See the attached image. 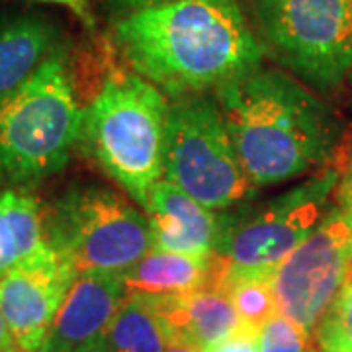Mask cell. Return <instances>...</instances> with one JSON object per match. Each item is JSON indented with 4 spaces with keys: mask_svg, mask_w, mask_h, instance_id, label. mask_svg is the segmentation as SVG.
Returning <instances> with one entry per match:
<instances>
[{
    "mask_svg": "<svg viewBox=\"0 0 352 352\" xmlns=\"http://www.w3.org/2000/svg\"><path fill=\"white\" fill-rule=\"evenodd\" d=\"M112 38L131 71L170 98L206 94L263 67L239 0H175L118 18Z\"/></svg>",
    "mask_w": 352,
    "mask_h": 352,
    "instance_id": "6da1fadb",
    "label": "cell"
},
{
    "mask_svg": "<svg viewBox=\"0 0 352 352\" xmlns=\"http://www.w3.org/2000/svg\"><path fill=\"white\" fill-rule=\"evenodd\" d=\"M214 96L256 188L302 178L333 159L340 135L335 113L284 71L261 67Z\"/></svg>",
    "mask_w": 352,
    "mask_h": 352,
    "instance_id": "7a4b0ae2",
    "label": "cell"
},
{
    "mask_svg": "<svg viewBox=\"0 0 352 352\" xmlns=\"http://www.w3.org/2000/svg\"><path fill=\"white\" fill-rule=\"evenodd\" d=\"M170 102L133 71L112 69L82 108L80 143L139 206L164 175Z\"/></svg>",
    "mask_w": 352,
    "mask_h": 352,
    "instance_id": "3957f363",
    "label": "cell"
},
{
    "mask_svg": "<svg viewBox=\"0 0 352 352\" xmlns=\"http://www.w3.org/2000/svg\"><path fill=\"white\" fill-rule=\"evenodd\" d=\"M80 131L82 108L61 50L20 87L0 94V186L30 190L61 173Z\"/></svg>",
    "mask_w": 352,
    "mask_h": 352,
    "instance_id": "277c9868",
    "label": "cell"
},
{
    "mask_svg": "<svg viewBox=\"0 0 352 352\" xmlns=\"http://www.w3.org/2000/svg\"><path fill=\"white\" fill-rule=\"evenodd\" d=\"M163 178L214 212L256 194L215 96L190 94L170 102Z\"/></svg>",
    "mask_w": 352,
    "mask_h": 352,
    "instance_id": "5b68a950",
    "label": "cell"
},
{
    "mask_svg": "<svg viewBox=\"0 0 352 352\" xmlns=\"http://www.w3.org/2000/svg\"><path fill=\"white\" fill-rule=\"evenodd\" d=\"M264 51L317 90H335L352 73V0H252Z\"/></svg>",
    "mask_w": 352,
    "mask_h": 352,
    "instance_id": "8992f818",
    "label": "cell"
},
{
    "mask_svg": "<svg viewBox=\"0 0 352 352\" xmlns=\"http://www.w3.org/2000/svg\"><path fill=\"white\" fill-rule=\"evenodd\" d=\"M53 249L80 274H124L151 251L149 219L104 186H75L45 214Z\"/></svg>",
    "mask_w": 352,
    "mask_h": 352,
    "instance_id": "52a82bcc",
    "label": "cell"
},
{
    "mask_svg": "<svg viewBox=\"0 0 352 352\" xmlns=\"http://www.w3.org/2000/svg\"><path fill=\"white\" fill-rule=\"evenodd\" d=\"M340 180L337 168H323L264 206L229 215L217 254L235 268L276 270L325 219Z\"/></svg>",
    "mask_w": 352,
    "mask_h": 352,
    "instance_id": "ba28073f",
    "label": "cell"
},
{
    "mask_svg": "<svg viewBox=\"0 0 352 352\" xmlns=\"http://www.w3.org/2000/svg\"><path fill=\"white\" fill-rule=\"evenodd\" d=\"M352 208H331L325 219L276 268L278 314L315 335L321 317L351 280Z\"/></svg>",
    "mask_w": 352,
    "mask_h": 352,
    "instance_id": "9c48e42d",
    "label": "cell"
},
{
    "mask_svg": "<svg viewBox=\"0 0 352 352\" xmlns=\"http://www.w3.org/2000/svg\"><path fill=\"white\" fill-rule=\"evenodd\" d=\"M76 278L75 266L51 243L0 278V314L22 351L39 352Z\"/></svg>",
    "mask_w": 352,
    "mask_h": 352,
    "instance_id": "30bf717a",
    "label": "cell"
},
{
    "mask_svg": "<svg viewBox=\"0 0 352 352\" xmlns=\"http://www.w3.org/2000/svg\"><path fill=\"white\" fill-rule=\"evenodd\" d=\"M126 300L122 274L76 278L39 352H104L113 317Z\"/></svg>",
    "mask_w": 352,
    "mask_h": 352,
    "instance_id": "8fae6325",
    "label": "cell"
},
{
    "mask_svg": "<svg viewBox=\"0 0 352 352\" xmlns=\"http://www.w3.org/2000/svg\"><path fill=\"white\" fill-rule=\"evenodd\" d=\"M145 212L151 231V251L182 254L217 252L229 226V215L201 206L164 178L149 192Z\"/></svg>",
    "mask_w": 352,
    "mask_h": 352,
    "instance_id": "7c38bea8",
    "label": "cell"
},
{
    "mask_svg": "<svg viewBox=\"0 0 352 352\" xmlns=\"http://www.w3.org/2000/svg\"><path fill=\"white\" fill-rule=\"evenodd\" d=\"M227 261L217 252L182 254L149 251L122 274L127 296L168 298L194 289L217 288Z\"/></svg>",
    "mask_w": 352,
    "mask_h": 352,
    "instance_id": "4fadbf2b",
    "label": "cell"
},
{
    "mask_svg": "<svg viewBox=\"0 0 352 352\" xmlns=\"http://www.w3.org/2000/svg\"><path fill=\"white\" fill-rule=\"evenodd\" d=\"M170 331L173 340H180L204 351L226 339L243 325L241 317L221 289L201 288L168 296L149 298Z\"/></svg>",
    "mask_w": 352,
    "mask_h": 352,
    "instance_id": "5bb4252c",
    "label": "cell"
},
{
    "mask_svg": "<svg viewBox=\"0 0 352 352\" xmlns=\"http://www.w3.org/2000/svg\"><path fill=\"white\" fill-rule=\"evenodd\" d=\"M63 47L61 30L39 14L0 16V94L25 82Z\"/></svg>",
    "mask_w": 352,
    "mask_h": 352,
    "instance_id": "9a60e30c",
    "label": "cell"
},
{
    "mask_svg": "<svg viewBox=\"0 0 352 352\" xmlns=\"http://www.w3.org/2000/svg\"><path fill=\"white\" fill-rule=\"evenodd\" d=\"M45 214L30 190H0V278L47 247Z\"/></svg>",
    "mask_w": 352,
    "mask_h": 352,
    "instance_id": "2e32d148",
    "label": "cell"
},
{
    "mask_svg": "<svg viewBox=\"0 0 352 352\" xmlns=\"http://www.w3.org/2000/svg\"><path fill=\"white\" fill-rule=\"evenodd\" d=\"M170 342V331L151 300L126 294L110 325L104 352H164Z\"/></svg>",
    "mask_w": 352,
    "mask_h": 352,
    "instance_id": "e0dca14e",
    "label": "cell"
},
{
    "mask_svg": "<svg viewBox=\"0 0 352 352\" xmlns=\"http://www.w3.org/2000/svg\"><path fill=\"white\" fill-rule=\"evenodd\" d=\"M274 274L276 270L235 268L227 263L217 289L229 298L243 325L263 331L264 325L278 314Z\"/></svg>",
    "mask_w": 352,
    "mask_h": 352,
    "instance_id": "ac0fdd59",
    "label": "cell"
},
{
    "mask_svg": "<svg viewBox=\"0 0 352 352\" xmlns=\"http://www.w3.org/2000/svg\"><path fill=\"white\" fill-rule=\"evenodd\" d=\"M321 352H352V280H349L331 302L315 329Z\"/></svg>",
    "mask_w": 352,
    "mask_h": 352,
    "instance_id": "d6986e66",
    "label": "cell"
},
{
    "mask_svg": "<svg viewBox=\"0 0 352 352\" xmlns=\"http://www.w3.org/2000/svg\"><path fill=\"white\" fill-rule=\"evenodd\" d=\"M261 352H315L311 335L286 315L276 314L261 331Z\"/></svg>",
    "mask_w": 352,
    "mask_h": 352,
    "instance_id": "ffe728a7",
    "label": "cell"
},
{
    "mask_svg": "<svg viewBox=\"0 0 352 352\" xmlns=\"http://www.w3.org/2000/svg\"><path fill=\"white\" fill-rule=\"evenodd\" d=\"M104 2H106V8L118 20V18H124L127 14L153 8V6H161V4H168V2H175V0H104Z\"/></svg>",
    "mask_w": 352,
    "mask_h": 352,
    "instance_id": "44dd1931",
    "label": "cell"
},
{
    "mask_svg": "<svg viewBox=\"0 0 352 352\" xmlns=\"http://www.w3.org/2000/svg\"><path fill=\"white\" fill-rule=\"evenodd\" d=\"M36 2H45V4H57V6H65L71 12L75 14L76 18L87 25L88 30L94 28V16L90 10V2L88 0H36Z\"/></svg>",
    "mask_w": 352,
    "mask_h": 352,
    "instance_id": "7402d4cb",
    "label": "cell"
},
{
    "mask_svg": "<svg viewBox=\"0 0 352 352\" xmlns=\"http://www.w3.org/2000/svg\"><path fill=\"white\" fill-rule=\"evenodd\" d=\"M0 352H24L14 339L12 331L8 327L6 319L0 314Z\"/></svg>",
    "mask_w": 352,
    "mask_h": 352,
    "instance_id": "603a6c76",
    "label": "cell"
},
{
    "mask_svg": "<svg viewBox=\"0 0 352 352\" xmlns=\"http://www.w3.org/2000/svg\"><path fill=\"white\" fill-rule=\"evenodd\" d=\"M337 201L342 208H352V166L340 180L339 188H337Z\"/></svg>",
    "mask_w": 352,
    "mask_h": 352,
    "instance_id": "cb8c5ba5",
    "label": "cell"
},
{
    "mask_svg": "<svg viewBox=\"0 0 352 352\" xmlns=\"http://www.w3.org/2000/svg\"><path fill=\"white\" fill-rule=\"evenodd\" d=\"M164 352H200L196 346H192V344H186V342H180V340H173L170 344H168V349Z\"/></svg>",
    "mask_w": 352,
    "mask_h": 352,
    "instance_id": "d4e9b609",
    "label": "cell"
},
{
    "mask_svg": "<svg viewBox=\"0 0 352 352\" xmlns=\"http://www.w3.org/2000/svg\"><path fill=\"white\" fill-rule=\"evenodd\" d=\"M349 78H351V82H352V73H351V76H349Z\"/></svg>",
    "mask_w": 352,
    "mask_h": 352,
    "instance_id": "484cf974",
    "label": "cell"
}]
</instances>
